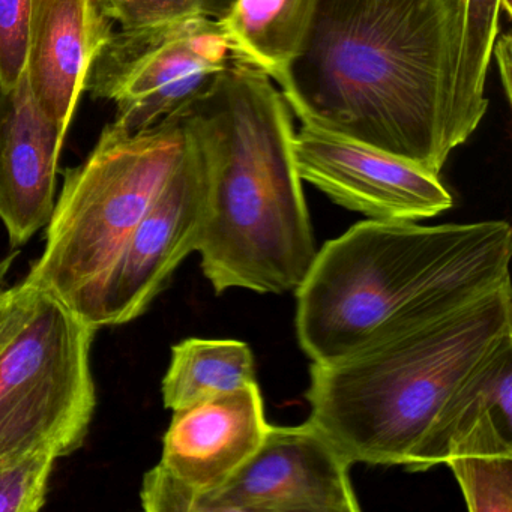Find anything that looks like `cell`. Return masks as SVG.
Returning <instances> with one entry per match:
<instances>
[{
	"instance_id": "30bf717a",
	"label": "cell",
	"mask_w": 512,
	"mask_h": 512,
	"mask_svg": "<svg viewBox=\"0 0 512 512\" xmlns=\"http://www.w3.org/2000/svg\"><path fill=\"white\" fill-rule=\"evenodd\" d=\"M350 466L313 422L269 425L257 451L191 512H358Z\"/></svg>"
},
{
	"instance_id": "7c38bea8",
	"label": "cell",
	"mask_w": 512,
	"mask_h": 512,
	"mask_svg": "<svg viewBox=\"0 0 512 512\" xmlns=\"http://www.w3.org/2000/svg\"><path fill=\"white\" fill-rule=\"evenodd\" d=\"M65 136L35 100L26 74L0 92V221L13 250L49 224Z\"/></svg>"
},
{
	"instance_id": "ba28073f",
	"label": "cell",
	"mask_w": 512,
	"mask_h": 512,
	"mask_svg": "<svg viewBox=\"0 0 512 512\" xmlns=\"http://www.w3.org/2000/svg\"><path fill=\"white\" fill-rule=\"evenodd\" d=\"M185 133L187 146L178 166L77 311L94 328L143 316L178 266L197 250L205 170L199 146L187 128Z\"/></svg>"
},
{
	"instance_id": "e0dca14e",
	"label": "cell",
	"mask_w": 512,
	"mask_h": 512,
	"mask_svg": "<svg viewBox=\"0 0 512 512\" xmlns=\"http://www.w3.org/2000/svg\"><path fill=\"white\" fill-rule=\"evenodd\" d=\"M472 512L512 511V455H458L446 461Z\"/></svg>"
},
{
	"instance_id": "ffe728a7",
	"label": "cell",
	"mask_w": 512,
	"mask_h": 512,
	"mask_svg": "<svg viewBox=\"0 0 512 512\" xmlns=\"http://www.w3.org/2000/svg\"><path fill=\"white\" fill-rule=\"evenodd\" d=\"M32 0H0V92L25 76Z\"/></svg>"
},
{
	"instance_id": "ac0fdd59",
	"label": "cell",
	"mask_w": 512,
	"mask_h": 512,
	"mask_svg": "<svg viewBox=\"0 0 512 512\" xmlns=\"http://www.w3.org/2000/svg\"><path fill=\"white\" fill-rule=\"evenodd\" d=\"M100 4L113 23L128 29L193 17L220 22L229 13L233 0H100Z\"/></svg>"
},
{
	"instance_id": "8992f818",
	"label": "cell",
	"mask_w": 512,
	"mask_h": 512,
	"mask_svg": "<svg viewBox=\"0 0 512 512\" xmlns=\"http://www.w3.org/2000/svg\"><path fill=\"white\" fill-rule=\"evenodd\" d=\"M98 329L23 280L0 290V463L82 448L97 409L91 349Z\"/></svg>"
},
{
	"instance_id": "52a82bcc",
	"label": "cell",
	"mask_w": 512,
	"mask_h": 512,
	"mask_svg": "<svg viewBox=\"0 0 512 512\" xmlns=\"http://www.w3.org/2000/svg\"><path fill=\"white\" fill-rule=\"evenodd\" d=\"M236 61L217 20L122 29L95 59L86 91L112 101L113 124L137 133L184 119Z\"/></svg>"
},
{
	"instance_id": "7a4b0ae2",
	"label": "cell",
	"mask_w": 512,
	"mask_h": 512,
	"mask_svg": "<svg viewBox=\"0 0 512 512\" xmlns=\"http://www.w3.org/2000/svg\"><path fill=\"white\" fill-rule=\"evenodd\" d=\"M184 124L205 170L196 251L215 293L298 289L317 248L280 89L238 59Z\"/></svg>"
},
{
	"instance_id": "4fadbf2b",
	"label": "cell",
	"mask_w": 512,
	"mask_h": 512,
	"mask_svg": "<svg viewBox=\"0 0 512 512\" xmlns=\"http://www.w3.org/2000/svg\"><path fill=\"white\" fill-rule=\"evenodd\" d=\"M113 25L100 0H32L26 79L43 112L64 131Z\"/></svg>"
},
{
	"instance_id": "9c48e42d",
	"label": "cell",
	"mask_w": 512,
	"mask_h": 512,
	"mask_svg": "<svg viewBox=\"0 0 512 512\" xmlns=\"http://www.w3.org/2000/svg\"><path fill=\"white\" fill-rule=\"evenodd\" d=\"M269 424L259 383L173 410L160 463L143 476L148 512H191L257 451Z\"/></svg>"
},
{
	"instance_id": "6da1fadb",
	"label": "cell",
	"mask_w": 512,
	"mask_h": 512,
	"mask_svg": "<svg viewBox=\"0 0 512 512\" xmlns=\"http://www.w3.org/2000/svg\"><path fill=\"white\" fill-rule=\"evenodd\" d=\"M503 0H319L281 94L302 124L440 175L488 109Z\"/></svg>"
},
{
	"instance_id": "277c9868",
	"label": "cell",
	"mask_w": 512,
	"mask_h": 512,
	"mask_svg": "<svg viewBox=\"0 0 512 512\" xmlns=\"http://www.w3.org/2000/svg\"><path fill=\"white\" fill-rule=\"evenodd\" d=\"M509 344L511 283L346 358L313 362L308 421L350 464L412 472L445 464L464 394Z\"/></svg>"
},
{
	"instance_id": "3957f363",
	"label": "cell",
	"mask_w": 512,
	"mask_h": 512,
	"mask_svg": "<svg viewBox=\"0 0 512 512\" xmlns=\"http://www.w3.org/2000/svg\"><path fill=\"white\" fill-rule=\"evenodd\" d=\"M512 227L365 220L317 250L296 292V335L314 364L452 313L511 283Z\"/></svg>"
},
{
	"instance_id": "d6986e66",
	"label": "cell",
	"mask_w": 512,
	"mask_h": 512,
	"mask_svg": "<svg viewBox=\"0 0 512 512\" xmlns=\"http://www.w3.org/2000/svg\"><path fill=\"white\" fill-rule=\"evenodd\" d=\"M56 460L50 452H32L0 463V512L41 511Z\"/></svg>"
},
{
	"instance_id": "44dd1931",
	"label": "cell",
	"mask_w": 512,
	"mask_h": 512,
	"mask_svg": "<svg viewBox=\"0 0 512 512\" xmlns=\"http://www.w3.org/2000/svg\"><path fill=\"white\" fill-rule=\"evenodd\" d=\"M493 56L499 64L506 100H511V37L509 34H499L493 47Z\"/></svg>"
},
{
	"instance_id": "5bb4252c",
	"label": "cell",
	"mask_w": 512,
	"mask_h": 512,
	"mask_svg": "<svg viewBox=\"0 0 512 512\" xmlns=\"http://www.w3.org/2000/svg\"><path fill=\"white\" fill-rule=\"evenodd\" d=\"M319 0H233L220 20L239 61L277 83L299 55Z\"/></svg>"
},
{
	"instance_id": "5b68a950",
	"label": "cell",
	"mask_w": 512,
	"mask_h": 512,
	"mask_svg": "<svg viewBox=\"0 0 512 512\" xmlns=\"http://www.w3.org/2000/svg\"><path fill=\"white\" fill-rule=\"evenodd\" d=\"M185 146L182 119L137 133L107 125L89 157L65 170L43 253L26 280L79 311L163 190Z\"/></svg>"
},
{
	"instance_id": "7402d4cb",
	"label": "cell",
	"mask_w": 512,
	"mask_h": 512,
	"mask_svg": "<svg viewBox=\"0 0 512 512\" xmlns=\"http://www.w3.org/2000/svg\"><path fill=\"white\" fill-rule=\"evenodd\" d=\"M17 256H19V251H13L10 256L0 260V290L4 289L5 278H7L11 266L16 262Z\"/></svg>"
},
{
	"instance_id": "9a60e30c",
	"label": "cell",
	"mask_w": 512,
	"mask_h": 512,
	"mask_svg": "<svg viewBox=\"0 0 512 512\" xmlns=\"http://www.w3.org/2000/svg\"><path fill=\"white\" fill-rule=\"evenodd\" d=\"M257 385L253 350L244 341L187 338L172 347L161 383L166 409L178 410Z\"/></svg>"
},
{
	"instance_id": "8fae6325",
	"label": "cell",
	"mask_w": 512,
	"mask_h": 512,
	"mask_svg": "<svg viewBox=\"0 0 512 512\" xmlns=\"http://www.w3.org/2000/svg\"><path fill=\"white\" fill-rule=\"evenodd\" d=\"M293 155L302 181L371 220H425L454 205L440 175L314 125L295 133Z\"/></svg>"
},
{
	"instance_id": "2e32d148",
	"label": "cell",
	"mask_w": 512,
	"mask_h": 512,
	"mask_svg": "<svg viewBox=\"0 0 512 512\" xmlns=\"http://www.w3.org/2000/svg\"><path fill=\"white\" fill-rule=\"evenodd\" d=\"M458 455H512V344L485 365L458 406L446 461Z\"/></svg>"
},
{
	"instance_id": "603a6c76",
	"label": "cell",
	"mask_w": 512,
	"mask_h": 512,
	"mask_svg": "<svg viewBox=\"0 0 512 512\" xmlns=\"http://www.w3.org/2000/svg\"><path fill=\"white\" fill-rule=\"evenodd\" d=\"M505 2L506 13L511 16V0H503Z\"/></svg>"
}]
</instances>
